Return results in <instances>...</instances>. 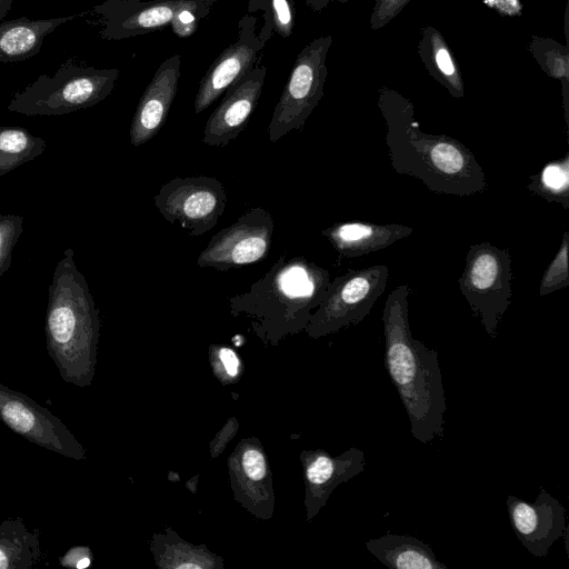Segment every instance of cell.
<instances>
[{
    "label": "cell",
    "instance_id": "obj_26",
    "mask_svg": "<svg viewBox=\"0 0 569 569\" xmlns=\"http://www.w3.org/2000/svg\"><path fill=\"white\" fill-rule=\"evenodd\" d=\"M212 2L213 0H190L174 14L171 22L172 31L180 38L193 34L200 19L209 13Z\"/></svg>",
    "mask_w": 569,
    "mask_h": 569
},
{
    "label": "cell",
    "instance_id": "obj_4",
    "mask_svg": "<svg viewBox=\"0 0 569 569\" xmlns=\"http://www.w3.org/2000/svg\"><path fill=\"white\" fill-rule=\"evenodd\" d=\"M330 273L302 257L282 254L249 291L230 298L233 312L307 321L327 295Z\"/></svg>",
    "mask_w": 569,
    "mask_h": 569
},
{
    "label": "cell",
    "instance_id": "obj_27",
    "mask_svg": "<svg viewBox=\"0 0 569 569\" xmlns=\"http://www.w3.org/2000/svg\"><path fill=\"white\" fill-rule=\"evenodd\" d=\"M23 231V217L0 214V278L9 269L16 247Z\"/></svg>",
    "mask_w": 569,
    "mask_h": 569
},
{
    "label": "cell",
    "instance_id": "obj_32",
    "mask_svg": "<svg viewBox=\"0 0 569 569\" xmlns=\"http://www.w3.org/2000/svg\"><path fill=\"white\" fill-rule=\"evenodd\" d=\"M483 2L502 16L516 17L522 12L520 0H483Z\"/></svg>",
    "mask_w": 569,
    "mask_h": 569
},
{
    "label": "cell",
    "instance_id": "obj_13",
    "mask_svg": "<svg viewBox=\"0 0 569 569\" xmlns=\"http://www.w3.org/2000/svg\"><path fill=\"white\" fill-rule=\"evenodd\" d=\"M256 23L254 17H242L237 40L207 70L196 94V114L211 106L234 81L254 67L267 41L260 33H256Z\"/></svg>",
    "mask_w": 569,
    "mask_h": 569
},
{
    "label": "cell",
    "instance_id": "obj_21",
    "mask_svg": "<svg viewBox=\"0 0 569 569\" xmlns=\"http://www.w3.org/2000/svg\"><path fill=\"white\" fill-rule=\"evenodd\" d=\"M40 558L39 536L21 518L0 523V569H30Z\"/></svg>",
    "mask_w": 569,
    "mask_h": 569
},
{
    "label": "cell",
    "instance_id": "obj_35",
    "mask_svg": "<svg viewBox=\"0 0 569 569\" xmlns=\"http://www.w3.org/2000/svg\"><path fill=\"white\" fill-rule=\"evenodd\" d=\"M12 1L13 0H0V20L10 11Z\"/></svg>",
    "mask_w": 569,
    "mask_h": 569
},
{
    "label": "cell",
    "instance_id": "obj_28",
    "mask_svg": "<svg viewBox=\"0 0 569 569\" xmlns=\"http://www.w3.org/2000/svg\"><path fill=\"white\" fill-rule=\"evenodd\" d=\"M272 28L283 38L291 36L295 24L291 0H270Z\"/></svg>",
    "mask_w": 569,
    "mask_h": 569
},
{
    "label": "cell",
    "instance_id": "obj_9",
    "mask_svg": "<svg viewBox=\"0 0 569 569\" xmlns=\"http://www.w3.org/2000/svg\"><path fill=\"white\" fill-rule=\"evenodd\" d=\"M154 206L169 222L179 221L192 237L216 227L226 210L227 191L213 177L174 178L154 196Z\"/></svg>",
    "mask_w": 569,
    "mask_h": 569
},
{
    "label": "cell",
    "instance_id": "obj_14",
    "mask_svg": "<svg viewBox=\"0 0 569 569\" xmlns=\"http://www.w3.org/2000/svg\"><path fill=\"white\" fill-rule=\"evenodd\" d=\"M266 74V66H254L224 91L222 101L207 120L203 143L226 147L246 129L261 97Z\"/></svg>",
    "mask_w": 569,
    "mask_h": 569
},
{
    "label": "cell",
    "instance_id": "obj_11",
    "mask_svg": "<svg viewBox=\"0 0 569 569\" xmlns=\"http://www.w3.org/2000/svg\"><path fill=\"white\" fill-rule=\"evenodd\" d=\"M0 420L33 445L73 460L86 451L68 427L50 410L0 381Z\"/></svg>",
    "mask_w": 569,
    "mask_h": 569
},
{
    "label": "cell",
    "instance_id": "obj_12",
    "mask_svg": "<svg viewBox=\"0 0 569 569\" xmlns=\"http://www.w3.org/2000/svg\"><path fill=\"white\" fill-rule=\"evenodd\" d=\"M510 525L520 543L535 557H546L566 530V509L545 488L533 502L516 496L507 497Z\"/></svg>",
    "mask_w": 569,
    "mask_h": 569
},
{
    "label": "cell",
    "instance_id": "obj_36",
    "mask_svg": "<svg viewBox=\"0 0 569 569\" xmlns=\"http://www.w3.org/2000/svg\"><path fill=\"white\" fill-rule=\"evenodd\" d=\"M179 568H199V566L196 565H181Z\"/></svg>",
    "mask_w": 569,
    "mask_h": 569
},
{
    "label": "cell",
    "instance_id": "obj_23",
    "mask_svg": "<svg viewBox=\"0 0 569 569\" xmlns=\"http://www.w3.org/2000/svg\"><path fill=\"white\" fill-rule=\"evenodd\" d=\"M528 50L542 71L550 78L560 80L565 119L568 124L569 100V49L552 38L531 36Z\"/></svg>",
    "mask_w": 569,
    "mask_h": 569
},
{
    "label": "cell",
    "instance_id": "obj_30",
    "mask_svg": "<svg viewBox=\"0 0 569 569\" xmlns=\"http://www.w3.org/2000/svg\"><path fill=\"white\" fill-rule=\"evenodd\" d=\"M243 469L252 480H260L266 472V465L262 455L257 450H248L242 457Z\"/></svg>",
    "mask_w": 569,
    "mask_h": 569
},
{
    "label": "cell",
    "instance_id": "obj_15",
    "mask_svg": "<svg viewBox=\"0 0 569 569\" xmlns=\"http://www.w3.org/2000/svg\"><path fill=\"white\" fill-rule=\"evenodd\" d=\"M190 0H106L93 7L102 19L100 36L120 40L164 28L171 24L177 11Z\"/></svg>",
    "mask_w": 569,
    "mask_h": 569
},
{
    "label": "cell",
    "instance_id": "obj_3",
    "mask_svg": "<svg viewBox=\"0 0 569 569\" xmlns=\"http://www.w3.org/2000/svg\"><path fill=\"white\" fill-rule=\"evenodd\" d=\"M99 310L74 251L67 248L48 289L44 321L47 350L64 382L84 387L93 375Z\"/></svg>",
    "mask_w": 569,
    "mask_h": 569
},
{
    "label": "cell",
    "instance_id": "obj_16",
    "mask_svg": "<svg viewBox=\"0 0 569 569\" xmlns=\"http://www.w3.org/2000/svg\"><path fill=\"white\" fill-rule=\"evenodd\" d=\"M181 57L173 54L159 66L132 117L129 137L133 147L153 138L166 122L180 78Z\"/></svg>",
    "mask_w": 569,
    "mask_h": 569
},
{
    "label": "cell",
    "instance_id": "obj_25",
    "mask_svg": "<svg viewBox=\"0 0 569 569\" xmlns=\"http://www.w3.org/2000/svg\"><path fill=\"white\" fill-rule=\"evenodd\" d=\"M568 253L569 232L566 231L562 236L561 244L556 256L550 261L541 277L539 286L540 297L567 288L569 286Z\"/></svg>",
    "mask_w": 569,
    "mask_h": 569
},
{
    "label": "cell",
    "instance_id": "obj_24",
    "mask_svg": "<svg viewBox=\"0 0 569 569\" xmlns=\"http://www.w3.org/2000/svg\"><path fill=\"white\" fill-rule=\"evenodd\" d=\"M529 180L526 186L528 191L569 209V153L548 162Z\"/></svg>",
    "mask_w": 569,
    "mask_h": 569
},
{
    "label": "cell",
    "instance_id": "obj_31",
    "mask_svg": "<svg viewBox=\"0 0 569 569\" xmlns=\"http://www.w3.org/2000/svg\"><path fill=\"white\" fill-rule=\"evenodd\" d=\"M88 550L81 547L70 549L61 559L60 565L63 567H74L84 569L90 566L91 560L87 555Z\"/></svg>",
    "mask_w": 569,
    "mask_h": 569
},
{
    "label": "cell",
    "instance_id": "obj_2",
    "mask_svg": "<svg viewBox=\"0 0 569 569\" xmlns=\"http://www.w3.org/2000/svg\"><path fill=\"white\" fill-rule=\"evenodd\" d=\"M408 284L387 297L382 325L385 367L407 412L411 436L423 445L441 439L447 400L438 350L412 337L409 323Z\"/></svg>",
    "mask_w": 569,
    "mask_h": 569
},
{
    "label": "cell",
    "instance_id": "obj_1",
    "mask_svg": "<svg viewBox=\"0 0 569 569\" xmlns=\"http://www.w3.org/2000/svg\"><path fill=\"white\" fill-rule=\"evenodd\" d=\"M378 107L387 124L391 168L420 180L429 191L458 197L481 193L487 180L475 154L456 138L420 130L412 102L382 86Z\"/></svg>",
    "mask_w": 569,
    "mask_h": 569
},
{
    "label": "cell",
    "instance_id": "obj_8",
    "mask_svg": "<svg viewBox=\"0 0 569 569\" xmlns=\"http://www.w3.org/2000/svg\"><path fill=\"white\" fill-rule=\"evenodd\" d=\"M388 277L389 268L376 264L349 270L331 280L318 311L311 317L312 331L328 333L361 322L383 293Z\"/></svg>",
    "mask_w": 569,
    "mask_h": 569
},
{
    "label": "cell",
    "instance_id": "obj_5",
    "mask_svg": "<svg viewBox=\"0 0 569 569\" xmlns=\"http://www.w3.org/2000/svg\"><path fill=\"white\" fill-rule=\"evenodd\" d=\"M118 69H97L73 61L50 76L43 73L13 94L8 110L26 116H61L106 99L119 78Z\"/></svg>",
    "mask_w": 569,
    "mask_h": 569
},
{
    "label": "cell",
    "instance_id": "obj_33",
    "mask_svg": "<svg viewBox=\"0 0 569 569\" xmlns=\"http://www.w3.org/2000/svg\"><path fill=\"white\" fill-rule=\"evenodd\" d=\"M219 358L222 361L227 373L231 377L236 376L239 367L237 355L229 348H221L219 350Z\"/></svg>",
    "mask_w": 569,
    "mask_h": 569
},
{
    "label": "cell",
    "instance_id": "obj_10",
    "mask_svg": "<svg viewBox=\"0 0 569 569\" xmlns=\"http://www.w3.org/2000/svg\"><path fill=\"white\" fill-rule=\"evenodd\" d=\"M273 229L270 212L262 207L252 208L210 239L197 264L227 271L259 262L269 254Z\"/></svg>",
    "mask_w": 569,
    "mask_h": 569
},
{
    "label": "cell",
    "instance_id": "obj_20",
    "mask_svg": "<svg viewBox=\"0 0 569 569\" xmlns=\"http://www.w3.org/2000/svg\"><path fill=\"white\" fill-rule=\"evenodd\" d=\"M418 54L428 73L456 99L465 97L459 64L441 32L427 24L420 29Z\"/></svg>",
    "mask_w": 569,
    "mask_h": 569
},
{
    "label": "cell",
    "instance_id": "obj_22",
    "mask_svg": "<svg viewBox=\"0 0 569 569\" xmlns=\"http://www.w3.org/2000/svg\"><path fill=\"white\" fill-rule=\"evenodd\" d=\"M47 142L22 127H0V176L36 159Z\"/></svg>",
    "mask_w": 569,
    "mask_h": 569
},
{
    "label": "cell",
    "instance_id": "obj_18",
    "mask_svg": "<svg viewBox=\"0 0 569 569\" xmlns=\"http://www.w3.org/2000/svg\"><path fill=\"white\" fill-rule=\"evenodd\" d=\"M81 14L49 19L21 17L0 23V62H19L36 56L44 38L61 24Z\"/></svg>",
    "mask_w": 569,
    "mask_h": 569
},
{
    "label": "cell",
    "instance_id": "obj_6",
    "mask_svg": "<svg viewBox=\"0 0 569 569\" xmlns=\"http://www.w3.org/2000/svg\"><path fill=\"white\" fill-rule=\"evenodd\" d=\"M458 283L488 336L496 338L498 326L511 303L509 249L490 242L471 244Z\"/></svg>",
    "mask_w": 569,
    "mask_h": 569
},
{
    "label": "cell",
    "instance_id": "obj_7",
    "mask_svg": "<svg viewBox=\"0 0 569 569\" xmlns=\"http://www.w3.org/2000/svg\"><path fill=\"white\" fill-rule=\"evenodd\" d=\"M331 43L332 36H321L300 51L271 116L268 127L271 142L291 130L301 131L323 97L328 76L326 59Z\"/></svg>",
    "mask_w": 569,
    "mask_h": 569
},
{
    "label": "cell",
    "instance_id": "obj_19",
    "mask_svg": "<svg viewBox=\"0 0 569 569\" xmlns=\"http://www.w3.org/2000/svg\"><path fill=\"white\" fill-rule=\"evenodd\" d=\"M367 550L383 566L392 569H447L430 545L415 537L386 533L365 542Z\"/></svg>",
    "mask_w": 569,
    "mask_h": 569
},
{
    "label": "cell",
    "instance_id": "obj_17",
    "mask_svg": "<svg viewBox=\"0 0 569 569\" xmlns=\"http://www.w3.org/2000/svg\"><path fill=\"white\" fill-rule=\"evenodd\" d=\"M412 227L363 221L337 222L321 231L336 251L345 258H355L385 249L396 241L409 237Z\"/></svg>",
    "mask_w": 569,
    "mask_h": 569
},
{
    "label": "cell",
    "instance_id": "obj_29",
    "mask_svg": "<svg viewBox=\"0 0 569 569\" xmlns=\"http://www.w3.org/2000/svg\"><path fill=\"white\" fill-rule=\"evenodd\" d=\"M411 0H377L371 14L370 27L379 30L396 18Z\"/></svg>",
    "mask_w": 569,
    "mask_h": 569
},
{
    "label": "cell",
    "instance_id": "obj_34",
    "mask_svg": "<svg viewBox=\"0 0 569 569\" xmlns=\"http://www.w3.org/2000/svg\"><path fill=\"white\" fill-rule=\"evenodd\" d=\"M338 1L341 3H346L349 0H306L309 8L313 11H321L323 10L330 2Z\"/></svg>",
    "mask_w": 569,
    "mask_h": 569
}]
</instances>
